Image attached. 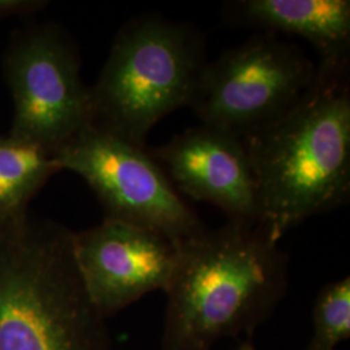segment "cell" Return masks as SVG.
Segmentation results:
<instances>
[{
    "label": "cell",
    "instance_id": "obj_13",
    "mask_svg": "<svg viewBox=\"0 0 350 350\" xmlns=\"http://www.w3.org/2000/svg\"><path fill=\"white\" fill-rule=\"evenodd\" d=\"M47 3L40 0H0V20L16 14L36 12Z\"/></svg>",
    "mask_w": 350,
    "mask_h": 350
},
{
    "label": "cell",
    "instance_id": "obj_1",
    "mask_svg": "<svg viewBox=\"0 0 350 350\" xmlns=\"http://www.w3.org/2000/svg\"><path fill=\"white\" fill-rule=\"evenodd\" d=\"M256 182L258 219L276 241L350 195L349 64L317 65L288 112L241 138Z\"/></svg>",
    "mask_w": 350,
    "mask_h": 350
},
{
    "label": "cell",
    "instance_id": "obj_5",
    "mask_svg": "<svg viewBox=\"0 0 350 350\" xmlns=\"http://www.w3.org/2000/svg\"><path fill=\"white\" fill-rule=\"evenodd\" d=\"M315 75L300 49L261 33L205 64L191 108L202 125L244 138L288 112Z\"/></svg>",
    "mask_w": 350,
    "mask_h": 350
},
{
    "label": "cell",
    "instance_id": "obj_11",
    "mask_svg": "<svg viewBox=\"0 0 350 350\" xmlns=\"http://www.w3.org/2000/svg\"><path fill=\"white\" fill-rule=\"evenodd\" d=\"M57 172L50 153L0 137V225L25 217L27 204Z\"/></svg>",
    "mask_w": 350,
    "mask_h": 350
},
{
    "label": "cell",
    "instance_id": "obj_3",
    "mask_svg": "<svg viewBox=\"0 0 350 350\" xmlns=\"http://www.w3.org/2000/svg\"><path fill=\"white\" fill-rule=\"evenodd\" d=\"M0 350H112L63 226L29 214L0 225Z\"/></svg>",
    "mask_w": 350,
    "mask_h": 350
},
{
    "label": "cell",
    "instance_id": "obj_6",
    "mask_svg": "<svg viewBox=\"0 0 350 350\" xmlns=\"http://www.w3.org/2000/svg\"><path fill=\"white\" fill-rule=\"evenodd\" d=\"M52 157L59 172L88 182L108 219L159 232L178 245L205 227L150 150L98 126L85 127Z\"/></svg>",
    "mask_w": 350,
    "mask_h": 350
},
{
    "label": "cell",
    "instance_id": "obj_4",
    "mask_svg": "<svg viewBox=\"0 0 350 350\" xmlns=\"http://www.w3.org/2000/svg\"><path fill=\"white\" fill-rule=\"evenodd\" d=\"M205 64L195 27L148 14L129 21L90 88L92 125L144 147L165 116L191 107Z\"/></svg>",
    "mask_w": 350,
    "mask_h": 350
},
{
    "label": "cell",
    "instance_id": "obj_8",
    "mask_svg": "<svg viewBox=\"0 0 350 350\" xmlns=\"http://www.w3.org/2000/svg\"><path fill=\"white\" fill-rule=\"evenodd\" d=\"M75 261L88 296L105 318L166 288L178 244L159 232L104 218L73 232Z\"/></svg>",
    "mask_w": 350,
    "mask_h": 350
},
{
    "label": "cell",
    "instance_id": "obj_12",
    "mask_svg": "<svg viewBox=\"0 0 350 350\" xmlns=\"http://www.w3.org/2000/svg\"><path fill=\"white\" fill-rule=\"evenodd\" d=\"M313 338L306 350H335L350 338V278L327 284L313 312Z\"/></svg>",
    "mask_w": 350,
    "mask_h": 350
},
{
    "label": "cell",
    "instance_id": "obj_9",
    "mask_svg": "<svg viewBox=\"0 0 350 350\" xmlns=\"http://www.w3.org/2000/svg\"><path fill=\"white\" fill-rule=\"evenodd\" d=\"M150 153L175 189L192 200L218 206L228 221L257 225L256 182L241 139L201 125Z\"/></svg>",
    "mask_w": 350,
    "mask_h": 350
},
{
    "label": "cell",
    "instance_id": "obj_2",
    "mask_svg": "<svg viewBox=\"0 0 350 350\" xmlns=\"http://www.w3.org/2000/svg\"><path fill=\"white\" fill-rule=\"evenodd\" d=\"M287 257L263 227L227 221L183 240L170 283L163 350H211L250 334L287 288Z\"/></svg>",
    "mask_w": 350,
    "mask_h": 350
},
{
    "label": "cell",
    "instance_id": "obj_7",
    "mask_svg": "<svg viewBox=\"0 0 350 350\" xmlns=\"http://www.w3.org/2000/svg\"><path fill=\"white\" fill-rule=\"evenodd\" d=\"M4 75L14 104L11 138L52 156L92 125L79 55L59 27L37 26L13 38Z\"/></svg>",
    "mask_w": 350,
    "mask_h": 350
},
{
    "label": "cell",
    "instance_id": "obj_14",
    "mask_svg": "<svg viewBox=\"0 0 350 350\" xmlns=\"http://www.w3.org/2000/svg\"><path fill=\"white\" fill-rule=\"evenodd\" d=\"M239 350H256L254 349V347L250 344V342H244V344H241V347L239 348Z\"/></svg>",
    "mask_w": 350,
    "mask_h": 350
},
{
    "label": "cell",
    "instance_id": "obj_10",
    "mask_svg": "<svg viewBox=\"0 0 350 350\" xmlns=\"http://www.w3.org/2000/svg\"><path fill=\"white\" fill-rule=\"evenodd\" d=\"M231 14L262 33H286L308 40L318 65L349 64V0H240Z\"/></svg>",
    "mask_w": 350,
    "mask_h": 350
}]
</instances>
